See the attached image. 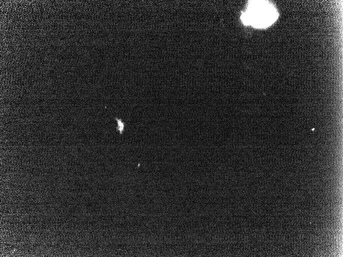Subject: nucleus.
<instances>
[{"label":"nucleus","mask_w":343,"mask_h":257,"mask_svg":"<svg viewBox=\"0 0 343 257\" xmlns=\"http://www.w3.org/2000/svg\"><path fill=\"white\" fill-rule=\"evenodd\" d=\"M115 119L117 121L118 124L116 129L119 132L120 134H122L124 132L125 124L121 119H119L118 118H116Z\"/></svg>","instance_id":"f03ea898"},{"label":"nucleus","mask_w":343,"mask_h":257,"mask_svg":"<svg viewBox=\"0 0 343 257\" xmlns=\"http://www.w3.org/2000/svg\"><path fill=\"white\" fill-rule=\"evenodd\" d=\"M277 14L272 6L266 2H251L243 20L246 24L255 27L265 28L271 25L277 19Z\"/></svg>","instance_id":"f257e3e1"}]
</instances>
